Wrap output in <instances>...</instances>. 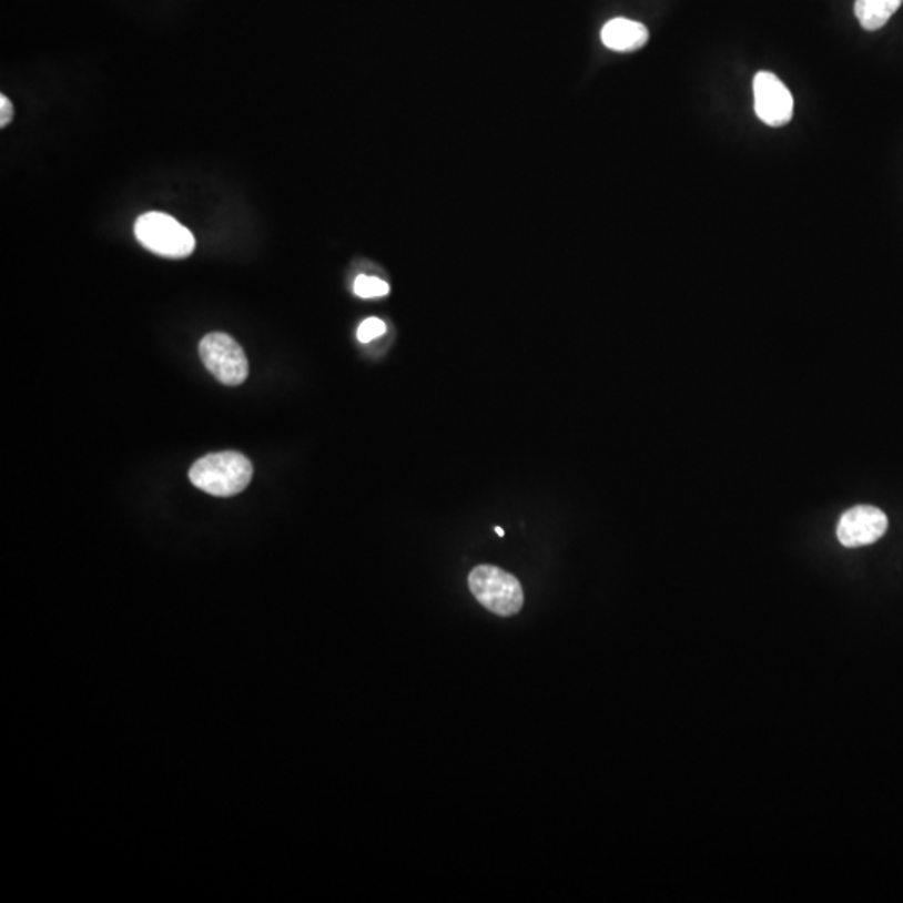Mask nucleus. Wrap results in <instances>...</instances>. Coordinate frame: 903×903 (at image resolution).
Returning a JSON list of instances; mask_svg holds the SVG:
<instances>
[{"label":"nucleus","mask_w":903,"mask_h":903,"mask_svg":"<svg viewBox=\"0 0 903 903\" xmlns=\"http://www.w3.org/2000/svg\"><path fill=\"white\" fill-rule=\"evenodd\" d=\"M253 466L240 452H217L196 460L190 470L194 487L216 497L243 493L252 483Z\"/></svg>","instance_id":"1"},{"label":"nucleus","mask_w":903,"mask_h":903,"mask_svg":"<svg viewBox=\"0 0 903 903\" xmlns=\"http://www.w3.org/2000/svg\"><path fill=\"white\" fill-rule=\"evenodd\" d=\"M134 233L144 248L164 258H187L196 248V240L186 226L158 211L138 217Z\"/></svg>","instance_id":"2"},{"label":"nucleus","mask_w":903,"mask_h":903,"mask_svg":"<svg viewBox=\"0 0 903 903\" xmlns=\"http://www.w3.org/2000/svg\"><path fill=\"white\" fill-rule=\"evenodd\" d=\"M474 598L497 616L517 615L524 606V591L517 578L496 566H477L469 576Z\"/></svg>","instance_id":"3"},{"label":"nucleus","mask_w":903,"mask_h":903,"mask_svg":"<svg viewBox=\"0 0 903 903\" xmlns=\"http://www.w3.org/2000/svg\"><path fill=\"white\" fill-rule=\"evenodd\" d=\"M200 357L207 372L223 385L236 387L248 378V358L239 342L226 333L204 336L200 344Z\"/></svg>","instance_id":"4"},{"label":"nucleus","mask_w":903,"mask_h":903,"mask_svg":"<svg viewBox=\"0 0 903 903\" xmlns=\"http://www.w3.org/2000/svg\"><path fill=\"white\" fill-rule=\"evenodd\" d=\"M754 111L764 124L771 128H781L790 123L793 118L792 92L787 85L771 74L761 71L754 75Z\"/></svg>","instance_id":"5"},{"label":"nucleus","mask_w":903,"mask_h":903,"mask_svg":"<svg viewBox=\"0 0 903 903\" xmlns=\"http://www.w3.org/2000/svg\"><path fill=\"white\" fill-rule=\"evenodd\" d=\"M889 527V519L873 506H856L840 517L836 537L845 547H862L876 542Z\"/></svg>","instance_id":"6"},{"label":"nucleus","mask_w":903,"mask_h":903,"mask_svg":"<svg viewBox=\"0 0 903 903\" xmlns=\"http://www.w3.org/2000/svg\"><path fill=\"white\" fill-rule=\"evenodd\" d=\"M601 39L606 48L616 52H632L648 42L649 32L641 22L618 18L602 28Z\"/></svg>","instance_id":"7"},{"label":"nucleus","mask_w":903,"mask_h":903,"mask_svg":"<svg viewBox=\"0 0 903 903\" xmlns=\"http://www.w3.org/2000/svg\"><path fill=\"white\" fill-rule=\"evenodd\" d=\"M903 0H856L855 16L865 31H879L899 11Z\"/></svg>","instance_id":"8"},{"label":"nucleus","mask_w":903,"mask_h":903,"mask_svg":"<svg viewBox=\"0 0 903 903\" xmlns=\"http://www.w3.org/2000/svg\"><path fill=\"white\" fill-rule=\"evenodd\" d=\"M354 292L361 298H381L388 295L390 286L377 276L361 275L355 280Z\"/></svg>","instance_id":"9"},{"label":"nucleus","mask_w":903,"mask_h":903,"mask_svg":"<svg viewBox=\"0 0 903 903\" xmlns=\"http://www.w3.org/2000/svg\"><path fill=\"white\" fill-rule=\"evenodd\" d=\"M385 332H387V325H385L384 319L372 316V318L364 319L362 325L358 326L357 338L362 344H371L375 338L384 335Z\"/></svg>","instance_id":"10"},{"label":"nucleus","mask_w":903,"mask_h":903,"mask_svg":"<svg viewBox=\"0 0 903 903\" xmlns=\"http://www.w3.org/2000/svg\"><path fill=\"white\" fill-rule=\"evenodd\" d=\"M12 118H14V108H12V102L9 101L4 94H2L0 95V126H8V124L11 123Z\"/></svg>","instance_id":"11"},{"label":"nucleus","mask_w":903,"mask_h":903,"mask_svg":"<svg viewBox=\"0 0 903 903\" xmlns=\"http://www.w3.org/2000/svg\"><path fill=\"white\" fill-rule=\"evenodd\" d=\"M496 532L499 534L500 537L506 536V532H504V529H500V527H496Z\"/></svg>","instance_id":"12"}]
</instances>
